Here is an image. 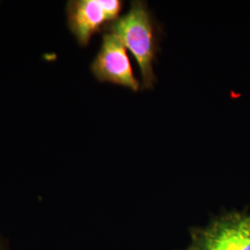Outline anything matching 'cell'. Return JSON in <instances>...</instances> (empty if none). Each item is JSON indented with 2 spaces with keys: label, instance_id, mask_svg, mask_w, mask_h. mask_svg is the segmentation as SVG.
<instances>
[{
  "label": "cell",
  "instance_id": "obj_1",
  "mask_svg": "<svg viewBox=\"0 0 250 250\" xmlns=\"http://www.w3.org/2000/svg\"><path fill=\"white\" fill-rule=\"evenodd\" d=\"M109 31L122 39L136 59L143 88H152L156 82L153 63L158 47L155 22L146 2L133 1L130 10L113 21Z\"/></svg>",
  "mask_w": 250,
  "mask_h": 250
},
{
  "label": "cell",
  "instance_id": "obj_4",
  "mask_svg": "<svg viewBox=\"0 0 250 250\" xmlns=\"http://www.w3.org/2000/svg\"><path fill=\"white\" fill-rule=\"evenodd\" d=\"M91 71L100 82H108L137 91L139 81L135 78L126 46L113 33L103 36L99 52L91 64Z\"/></svg>",
  "mask_w": 250,
  "mask_h": 250
},
{
  "label": "cell",
  "instance_id": "obj_3",
  "mask_svg": "<svg viewBox=\"0 0 250 250\" xmlns=\"http://www.w3.org/2000/svg\"><path fill=\"white\" fill-rule=\"evenodd\" d=\"M123 8L119 0H74L67 6L68 25L81 45L108 22L116 21Z\"/></svg>",
  "mask_w": 250,
  "mask_h": 250
},
{
  "label": "cell",
  "instance_id": "obj_2",
  "mask_svg": "<svg viewBox=\"0 0 250 250\" xmlns=\"http://www.w3.org/2000/svg\"><path fill=\"white\" fill-rule=\"evenodd\" d=\"M189 234V246L181 250H250V211H226L191 227Z\"/></svg>",
  "mask_w": 250,
  "mask_h": 250
}]
</instances>
